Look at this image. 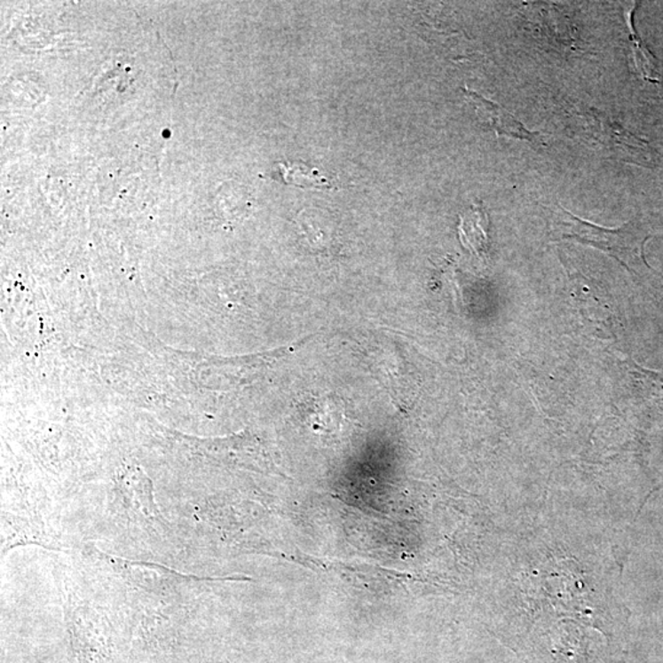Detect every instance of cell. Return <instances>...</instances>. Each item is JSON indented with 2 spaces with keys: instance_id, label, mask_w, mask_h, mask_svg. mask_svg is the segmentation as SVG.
<instances>
[{
  "instance_id": "cell-3",
  "label": "cell",
  "mask_w": 663,
  "mask_h": 663,
  "mask_svg": "<svg viewBox=\"0 0 663 663\" xmlns=\"http://www.w3.org/2000/svg\"><path fill=\"white\" fill-rule=\"evenodd\" d=\"M464 98L472 105L474 112L480 124L498 134V136L514 138V139L526 140L536 146H546L542 137L538 133L530 132L520 121L516 120L510 112L495 102L486 100L470 89H463Z\"/></svg>"
},
{
  "instance_id": "cell-4",
  "label": "cell",
  "mask_w": 663,
  "mask_h": 663,
  "mask_svg": "<svg viewBox=\"0 0 663 663\" xmlns=\"http://www.w3.org/2000/svg\"><path fill=\"white\" fill-rule=\"evenodd\" d=\"M280 170L284 184L300 188H331L328 179L323 178L319 170L307 168L305 163H280Z\"/></svg>"
},
{
  "instance_id": "cell-5",
  "label": "cell",
  "mask_w": 663,
  "mask_h": 663,
  "mask_svg": "<svg viewBox=\"0 0 663 663\" xmlns=\"http://www.w3.org/2000/svg\"><path fill=\"white\" fill-rule=\"evenodd\" d=\"M629 25H630V30H632V40L635 44H634V47H635L636 50V57L637 59H640V56H643L642 63L639 64V69L640 73H642V75L646 80H650V82H658L659 83V73L658 69H656V64L655 59H653L652 56H650L648 48L642 46V40H640L639 36H636L635 30H634L633 24H632V12H629Z\"/></svg>"
},
{
  "instance_id": "cell-2",
  "label": "cell",
  "mask_w": 663,
  "mask_h": 663,
  "mask_svg": "<svg viewBox=\"0 0 663 663\" xmlns=\"http://www.w3.org/2000/svg\"><path fill=\"white\" fill-rule=\"evenodd\" d=\"M275 556L289 558L291 562L310 568L313 572H322L344 582L351 588L365 589L377 594H390L405 588L406 582L411 581L412 576L399 570L383 568L363 562H344L329 558H319L305 553H283Z\"/></svg>"
},
{
  "instance_id": "cell-1",
  "label": "cell",
  "mask_w": 663,
  "mask_h": 663,
  "mask_svg": "<svg viewBox=\"0 0 663 663\" xmlns=\"http://www.w3.org/2000/svg\"><path fill=\"white\" fill-rule=\"evenodd\" d=\"M651 237L637 220L616 229L594 225L572 216L565 208L552 210L549 239L552 241H575L607 253L630 273L639 274L640 267L651 269L645 259L643 246Z\"/></svg>"
}]
</instances>
